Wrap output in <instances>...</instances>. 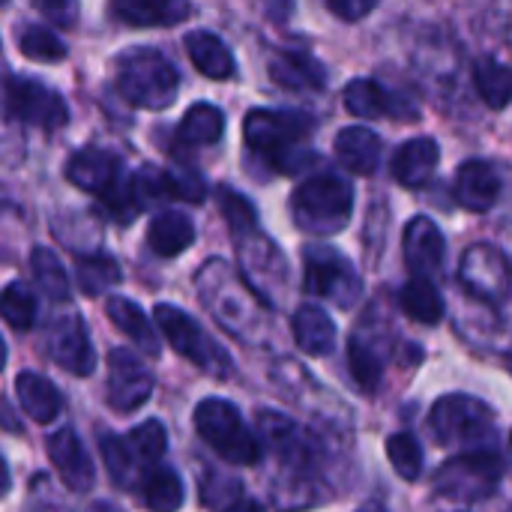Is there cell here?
<instances>
[{
  "mask_svg": "<svg viewBox=\"0 0 512 512\" xmlns=\"http://www.w3.org/2000/svg\"><path fill=\"white\" fill-rule=\"evenodd\" d=\"M501 195V177L492 162L468 159L456 171V201L471 213H486Z\"/></svg>",
  "mask_w": 512,
  "mask_h": 512,
  "instance_id": "21",
  "label": "cell"
},
{
  "mask_svg": "<svg viewBox=\"0 0 512 512\" xmlns=\"http://www.w3.org/2000/svg\"><path fill=\"white\" fill-rule=\"evenodd\" d=\"M111 15L129 27H171L192 15V6L183 0H117Z\"/></svg>",
  "mask_w": 512,
  "mask_h": 512,
  "instance_id": "23",
  "label": "cell"
},
{
  "mask_svg": "<svg viewBox=\"0 0 512 512\" xmlns=\"http://www.w3.org/2000/svg\"><path fill=\"white\" fill-rule=\"evenodd\" d=\"M270 78L285 90H321L327 84L324 66L306 51H276L270 57Z\"/></svg>",
  "mask_w": 512,
  "mask_h": 512,
  "instance_id": "24",
  "label": "cell"
},
{
  "mask_svg": "<svg viewBox=\"0 0 512 512\" xmlns=\"http://www.w3.org/2000/svg\"><path fill=\"white\" fill-rule=\"evenodd\" d=\"M234 234V246H237V258L246 276V285L261 297V300H282V291L288 285V270H285V258L282 252L261 234L258 222L231 231Z\"/></svg>",
  "mask_w": 512,
  "mask_h": 512,
  "instance_id": "12",
  "label": "cell"
},
{
  "mask_svg": "<svg viewBox=\"0 0 512 512\" xmlns=\"http://www.w3.org/2000/svg\"><path fill=\"white\" fill-rule=\"evenodd\" d=\"M306 273H303V288L315 297H327L336 306H354L363 294L360 276L351 267L345 255H339L330 246H306Z\"/></svg>",
  "mask_w": 512,
  "mask_h": 512,
  "instance_id": "14",
  "label": "cell"
},
{
  "mask_svg": "<svg viewBox=\"0 0 512 512\" xmlns=\"http://www.w3.org/2000/svg\"><path fill=\"white\" fill-rule=\"evenodd\" d=\"M327 9L345 21H360L363 15H369L375 9V0H330Z\"/></svg>",
  "mask_w": 512,
  "mask_h": 512,
  "instance_id": "42",
  "label": "cell"
},
{
  "mask_svg": "<svg viewBox=\"0 0 512 512\" xmlns=\"http://www.w3.org/2000/svg\"><path fill=\"white\" fill-rule=\"evenodd\" d=\"M342 102H345V108L354 117H363V120H372V117H381V114H393V117H402V120L417 117V108L414 105L402 102L399 96H393L387 87H381L372 78H354L345 87Z\"/></svg>",
  "mask_w": 512,
  "mask_h": 512,
  "instance_id": "20",
  "label": "cell"
},
{
  "mask_svg": "<svg viewBox=\"0 0 512 512\" xmlns=\"http://www.w3.org/2000/svg\"><path fill=\"white\" fill-rule=\"evenodd\" d=\"M387 459H390L393 471H396L402 480H408V483H414V480L420 477V471H423L420 444H417V438L408 435V432H399V435H393V438L387 441Z\"/></svg>",
  "mask_w": 512,
  "mask_h": 512,
  "instance_id": "40",
  "label": "cell"
},
{
  "mask_svg": "<svg viewBox=\"0 0 512 512\" xmlns=\"http://www.w3.org/2000/svg\"><path fill=\"white\" fill-rule=\"evenodd\" d=\"M48 459L69 492L87 495L93 489V483H96L93 459L72 429H60L48 438Z\"/></svg>",
  "mask_w": 512,
  "mask_h": 512,
  "instance_id": "18",
  "label": "cell"
},
{
  "mask_svg": "<svg viewBox=\"0 0 512 512\" xmlns=\"http://www.w3.org/2000/svg\"><path fill=\"white\" fill-rule=\"evenodd\" d=\"M501 474H504V462L492 447L468 450L462 456H453L435 474V492L459 504H474L495 495Z\"/></svg>",
  "mask_w": 512,
  "mask_h": 512,
  "instance_id": "10",
  "label": "cell"
},
{
  "mask_svg": "<svg viewBox=\"0 0 512 512\" xmlns=\"http://www.w3.org/2000/svg\"><path fill=\"white\" fill-rule=\"evenodd\" d=\"M3 366H6V342L0 336V372H3Z\"/></svg>",
  "mask_w": 512,
  "mask_h": 512,
  "instance_id": "49",
  "label": "cell"
},
{
  "mask_svg": "<svg viewBox=\"0 0 512 512\" xmlns=\"http://www.w3.org/2000/svg\"><path fill=\"white\" fill-rule=\"evenodd\" d=\"M402 252H405V264L417 279H429L444 267V234L441 228L429 219V216H414L405 225V240H402Z\"/></svg>",
  "mask_w": 512,
  "mask_h": 512,
  "instance_id": "19",
  "label": "cell"
},
{
  "mask_svg": "<svg viewBox=\"0 0 512 512\" xmlns=\"http://www.w3.org/2000/svg\"><path fill=\"white\" fill-rule=\"evenodd\" d=\"M75 279H78V288H81L87 297H99L102 291L114 288V285L123 279V273H120L117 258H111V255H105V252H93V255H81V258H78Z\"/></svg>",
  "mask_w": 512,
  "mask_h": 512,
  "instance_id": "36",
  "label": "cell"
},
{
  "mask_svg": "<svg viewBox=\"0 0 512 512\" xmlns=\"http://www.w3.org/2000/svg\"><path fill=\"white\" fill-rule=\"evenodd\" d=\"M153 318H156L165 342L180 357H186L192 366H198L201 372H207L216 381H225L234 375V363H231L228 351L216 339H210L192 315H186L183 309H177L171 303H159L153 309Z\"/></svg>",
  "mask_w": 512,
  "mask_h": 512,
  "instance_id": "7",
  "label": "cell"
},
{
  "mask_svg": "<svg viewBox=\"0 0 512 512\" xmlns=\"http://www.w3.org/2000/svg\"><path fill=\"white\" fill-rule=\"evenodd\" d=\"M258 432L264 435L267 447L279 456V465L288 474L285 483L294 486L291 501H306L303 486H309V477L318 468V447H315V441L297 423H291L282 414H270V411L258 414Z\"/></svg>",
  "mask_w": 512,
  "mask_h": 512,
  "instance_id": "11",
  "label": "cell"
},
{
  "mask_svg": "<svg viewBox=\"0 0 512 512\" xmlns=\"http://www.w3.org/2000/svg\"><path fill=\"white\" fill-rule=\"evenodd\" d=\"M15 393H18V405L21 411L33 420V423H51L60 411H63V396L60 390L39 372H21L15 378Z\"/></svg>",
  "mask_w": 512,
  "mask_h": 512,
  "instance_id": "26",
  "label": "cell"
},
{
  "mask_svg": "<svg viewBox=\"0 0 512 512\" xmlns=\"http://www.w3.org/2000/svg\"><path fill=\"white\" fill-rule=\"evenodd\" d=\"M15 42H18V51L36 63H60L66 57V45L45 24H21L15 33Z\"/></svg>",
  "mask_w": 512,
  "mask_h": 512,
  "instance_id": "37",
  "label": "cell"
},
{
  "mask_svg": "<svg viewBox=\"0 0 512 512\" xmlns=\"http://www.w3.org/2000/svg\"><path fill=\"white\" fill-rule=\"evenodd\" d=\"M438 159H441V147L435 138H429V135L411 138L393 156V177H396V183H402L408 189H420L435 177Z\"/></svg>",
  "mask_w": 512,
  "mask_h": 512,
  "instance_id": "22",
  "label": "cell"
},
{
  "mask_svg": "<svg viewBox=\"0 0 512 512\" xmlns=\"http://www.w3.org/2000/svg\"><path fill=\"white\" fill-rule=\"evenodd\" d=\"M0 426H3L9 435H18V432H21V420L15 417V411L9 408V402H6L3 396H0Z\"/></svg>",
  "mask_w": 512,
  "mask_h": 512,
  "instance_id": "44",
  "label": "cell"
},
{
  "mask_svg": "<svg viewBox=\"0 0 512 512\" xmlns=\"http://www.w3.org/2000/svg\"><path fill=\"white\" fill-rule=\"evenodd\" d=\"M114 81L120 96L135 105V108H147V111H162L177 99L180 90V75L174 69V63L147 45H135L126 48L117 63H114Z\"/></svg>",
  "mask_w": 512,
  "mask_h": 512,
  "instance_id": "3",
  "label": "cell"
},
{
  "mask_svg": "<svg viewBox=\"0 0 512 512\" xmlns=\"http://www.w3.org/2000/svg\"><path fill=\"white\" fill-rule=\"evenodd\" d=\"M36 9L51 18V24H60V27H72L75 15H78V6L75 3H36Z\"/></svg>",
  "mask_w": 512,
  "mask_h": 512,
  "instance_id": "43",
  "label": "cell"
},
{
  "mask_svg": "<svg viewBox=\"0 0 512 512\" xmlns=\"http://www.w3.org/2000/svg\"><path fill=\"white\" fill-rule=\"evenodd\" d=\"M219 512H264V507L252 498H240V501H231L228 507H222Z\"/></svg>",
  "mask_w": 512,
  "mask_h": 512,
  "instance_id": "46",
  "label": "cell"
},
{
  "mask_svg": "<svg viewBox=\"0 0 512 512\" xmlns=\"http://www.w3.org/2000/svg\"><path fill=\"white\" fill-rule=\"evenodd\" d=\"M399 306L402 312L417 321V324H438L444 318V297L435 288L432 279H411L402 291H399Z\"/></svg>",
  "mask_w": 512,
  "mask_h": 512,
  "instance_id": "32",
  "label": "cell"
},
{
  "mask_svg": "<svg viewBox=\"0 0 512 512\" xmlns=\"http://www.w3.org/2000/svg\"><path fill=\"white\" fill-rule=\"evenodd\" d=\"M9 492V468H6V462H3V456H0V498Z\"/></svg>",
  "mask_w": 512,
  "mask_h": 512,
  "instance_id": "47",
  "label": "cell"
},
{
  "mask_svg": "<svg viewBox=\"0 0 512 512\" xmlns=\"http://www.w3.org/2000/svg\"><path fill=\"white\" fill-rule=\"evenodd\" d=\"M315 123L309 114L255 108L243 120L246 147L282 174L303 171L315 156L309 153V138Z\"/></svg>",
  "mask_w": 512,
  "mask_h": 512,
  "instance_id": "2",
  "label": "cell"
},
{
  "mask_svg": "<svg viewBox=\"0 0 512 512\" xmlns=\"http://www.w3.org/2000/svg\"><path fill=\"white\" fill-rule=\"evenodd\" d=\"M459 279L465 285V291L483 303H504L510 297L512 288V270L504 258L501 249L489 246V243H474L459 264Z\"/></svg>",
  "mask_w": 512,
  "mask_h": 512,
  "instance_id": "15",
  "label": "cell"
},
{
  "mask_svg": "<svg viewBox=\"0 0 512 512\" xmlns=\"http://www.w3.org/2000/svg\"><path fill=\"white\" fill-rule=\"evenodd\" d=\"M30 270H33V279H36L39 291H42L48 300H54V303H66V300H69V294H72L69 276H66L60 258H57L51 249H42V246L33 249V255H30Z\"/></svg>",
  "mask_w": 512,
  "mask_h": 512,
  "instance_id": "38",
  "label": "cell"
},
{
  "mask_svg": "<svg viewBox=\"0 0 512 512\" xmlns=\"http://www.w3.org/2000/svg\"><path fill=\"white\" fill-rule=\"evenodd\" d=\"M336 156L354 174H375L381 165V138L369 126H345L336 135Z\"/></svg>",
  "mask_w": 512,
  "mask_h": 512,
  "instance_id": "25",
  "label": "cell"
},
{
  "mask_svg": "<svg viewBox=\"0 0 512 512\" xmlns=\"http://www.w3.org/2000/svg\"><path fill=\"white\" fill-rule=\"evenodd\" d=\"M90 512H120L114 504H108V501H96L93 507H90Z\"/></svg>",
  "mask_w": 512,
  "mask_h": 512,
  "instance_id": "48",
  "label": "cell"
},
{
  "mask_svg": "<svg viewBox=\"0 0 512 512\" xmlns=\"http://www.w3.org/2000/svg\"><path fill=\"white\" fill-rule=\"evenodd\" d=\"M222 132H225V114L216 105L198 102L183 114L174 138L180 147H210L222 138Z\"/></svg>",
  "mask_w": 512,
  "mask_h": 512,
  "instance_id": "31",
  "label": "cell"
},
{
  "mask_svg": "<svg viewBox=\"0 0 512 512\" xmlns=\"http://www.w3.org/2000/svg\"><path fill=\"white\" fill-rule=\"evenodd\" d=\"M0 108L12 120L39 126L45 132H54L69 123V108L57 96V90L21 75H6L0 81Z\"/></svg>",
  "mask_w": 512,
  "mask_h": 512,
  "instance_id": "13",
  "label": "cell"
},
{
  "mask_svg": "<svg viewBox=\"0 0 512 512\" xmlns=\"http://www.w3.org/2000/svg\"><path fill=\"white\" fill-rule=\"evenodd\" d=\"M66 180L78 189L96 195L111 219L129 222L138 213V201L132 192V177L123 174L120 159L102 147H84L66 162Z\"/></svg>",
  "mask_w": 512,
  "mask_h": 512,
  "instance_id": "5",
  "label": "cell"
},
{
  "mask_svg": "<svg viewBox=\"0 0 512 512\" xmlns=\"http://www.w3.org/2000/svg\"><path fill=\"white\" fill-rule=\"evenodd\" d=\"M138 495L144 498V504L153 512H177L183 507V498H186L180 474L171 468H162V465L141 483Z\"/></svg>",
  "mask_w": 512,
  "mask_h": 512,
  "instance_id": "35",
  "label": "cell"
},
{
  "mask_svg": "<svg viewBox=\"0 0 512 512\" xmlns=\"http://www.w3.org/2000/svg\"><path fill=\"white\" fill-rule=\"evenodd\" d=\"M357 512H387L381 504H366V507H360Z\"/></svg>",
  "mask_w": 512,
  "mask_h": 512,
  "instance_id": "50",
  "label": "cell"
},
{
  "mask_svg": "<svg viewBox=\"0 0 512 512\" xmlns=\"http://www.w3.org/2000/svg\"><path fill=\"white\" fill-rule=\"evenodd\" d=\"M165 180H168V195H171V198L201 204L204 195H207L204 180H201L192 168H171V171H165Z\"/></svg>",
  "mask_w": 512,
  "mask_h": 512,
  "instance_id": "41",
  "label": "cell"
},
{
  "mask_svg": "<svg viewBox=\"0 0 512 512\" xmlns=\"http://www.w3.org/2000/svg\"><path fill=\"white\" fill-rule=\"evenodd\" d=\"M507 369H510V375H512V348H510V354H507Z\"/></svg>",
  "mask_w": 512,
  "mask_h": 512,
  "instance_id": "51",
  "label": "cell"
},
{
  "mask_svg": "<svg viewBox=\"0 0 512 512\" xmlns=\"http://www.w3.org/2000/svg\"><path fill=\"white\" fill-rule=\"evenodd\" d=\"M153 393V375L135 351L114 348L108 354V387L105 402L117 414L138 411Z\"/></svg>",
  "mask_w": 512,
  "mask_h": 512,
  "instance_id": "16",
  "label": "cell"
},
{
  "mask_svg": "<svg viewBox=\"0 0 512 512\" xmlns=\"http://www.w3.org/2000/svg\"><path fill=\"white\" fill-rule=\"evenodd\" d=\"M48 354L63 372H69L75 378H87L96 369V351L90 345L84 321L75 312L60 315L48 327Z\"/></svg>",
  "mask_w": 512,
  "mask_h": 512,
  "instance_id": "17",
  "label": "cell"
},
{
  "mask_svg": "<svg viewBox=\"0 0 512 512\" xmlns=\"http://www.w3.org/2000/svg\"><path fill=\"white\" fill-rule=\"evenodd\" d=\"M348 366H351V375L363 393H378L381 378H384V360H381L375 342L366 339L360 330L348 342Z\"/></svg>",
  "mask_w": 512,
  "mask_h": 512,
  "instance_id": "34",
  "label": "cell"
},
{
  "mask_svg": "<svg viewBox=\"0 0 512 512\" xmlns=\"http://www.w3.org/2000/svg\"><path fill=\"white\" fill-rule=\"evenodd\" d=\"M291 210L300 231L312 237H333L351 219L354 186L333 171H318L297 186L291 198Z\"/></svg>",
  "mask_w": 512,
  "mask_h": 512,
  "instance_id": "4",
  "label": "cell"
},
{
  "mask_svg": "<svg viewBox=\"0 0 512 512\" xmlns=\"http://www.w3.org/2000/svg\"><path fill=\"white\" fill-rule=\"evenodd\" d=\"M186 54L189 60L195 63V69L207 78H216V81H225L237 72V63H234V54L231 48L216 36V33H207V30H192L186 36Z\"/></svg>",
  "mask_w": 512,
  "mask_h": 512,
  "instance_id": "27",
  "label": "cell"
},
{
  "mask_svg": "<svg viewBox=\"0 0 512 512\" xmlns=\"http://www.w3.org/2000/svg\"><path fill=\"white\" fill-rule=\"evenodd\" d=\"M105 312H108L111 324L117 330H123L147 357H159V351H162L159 336H156L153 324L147 321V315L141 312L138 303H132L129 297H111L108 306H105Z\"/></svg>",
  "mask_w": 512,
  "mask_h": 512,
  "instance_id": "30",
  "label": "cell"
},
{
  "mask_svg": "<svg viewBox=\"0 0 512 512\" xmlns=\"http://www.w3.org/2000/svg\"><path fill=\"white\" fill-rule=\"evenodd\" d=\"M147 243L159 258H177L195 243V225L189 216H183L177 210H165V213L153 216V222L147 228Z\"/></svg>",
  "mask_w": 512,
  "mask_h": 512,
  "instance_id": "28",
  "label": "cell"
},
{
  "mask_svg": "<svg viewBox=\"0 0 512 512\" xmlns=\"http://www.w3.org/2000/svg\"><path fill=\"white\" fill-rule=\"evenodd\" d=\"M291 327H294L297 345H300L306 354H312V357L330 354L333 345H336V324H333V318H330L321 306H312V303L300 306V309L294 312Z\"/></svg>",
  "mask_w": 512,
  "mask_h": 512,
  "instance_id": "29",
  "label": "cell"
},
{
  "mask_svg": "<svg viewBox=\"0 0 512 512\" xmlns=\"http://www.w3.org/2000/svg\"><path fill=\"white\" fill-rule=\"evenodd\" d=\"M510 465H512V435H510Z\"/></svg>",
  "mask_w": 512,
  "mask_h": 512,
  "instance_id": "52",
  "label": "cell"
},
{
  "mask_svg": "<svg viewBox=\"0 0 512 512\" xmlns=\"http://www.w3.org/2000/svg\"><path fill=\"white\" fill-rule=\"evenodd\" d=\"M168 450V435L159 420L135 426L126 438H102V459L120 489L138 492L141 483L159 468Z\"/></svg>",
  "mask_w": 512,
  "mask_h": 512,
  "instance_id": "6",
  "label": "cell"
},
{
  "mask_svg": "<svg viewBox=\"0 0 512 512\" xmlns=\"http://www.w3.org/2000/svg\"><path fill=\"white\" fill-rule=\"evenodd\" d=\"M195 429L201 441L231 465H255L261 444L228 399H204L195 408Z\"/></svg>",
  "mask_w": 512,
  "mask_h": 512,
  "instance_id": "8",
  "label": "cell"
},
{
  "mask_svg": "<svg viewBox=\"0 0 512 512\" xmlns=\"http://www.w3.org/2000/svg\"><path fill=\"white\" fill-rule=\"evenodd\" d=\"M474 87L489 108L501 111L512 102V69L495 57H480L474 63Z\"/></svg>",
  "mask_w": 512,
  "mask_h": 512,
  "instance_id": "33",
  "label": "cell"
},
{
  "mask_svg": "<svg viewBox=\"0 0 512 512\" xmlns=\"http://www.w3.org/2000/svg\"><path fill=\"white\" fill-rule=\"evenodd\" d=\"M0 318L12 330H30L36 321V297L30 294V288H24L21 282L6 285L0 291Z\"/></svg>",
  "mask_w": 512,
  "mask_h": 512,
  "instance_id": "39",
  "label": "cell"
},
{
  "mask_svg": "<svg viewBox=\"0 0 512 512\" xmlns=\"http://www.w3.org/2000/svg\"><path fill=\"white\" fill-rule=\"evenodd\" d=\"M195 285L201 303L231 336H237L246 345L267 342V336L273 333V318L264 300L222 258H210L198 270Z\"/></svg>",
  "mask_w": 512,
  "mask_h": 512,
  "instance_id": "1",
  "label": "cell"
},
{
  "mask_svg": "<svg viewBox=\"0 0 512 512\" xmlns=\"http://www.w3.org/2000/svg\"><path fill=\"white\" fill-rule=\"evenodd\" d=\"M432 435L441 447H477L495 435V411L474 396L450 393L441 396L429 414ZM480 450V447H477Z\"/></svg>",
  "mask_w": 512,
  "mask_h": 512,
  "instance_id": "9",
  "label": "cell"
},
{
  "mask_svg": "<svg viewBox=\"0 0 512 512\" xmlns=\"http://www.w3.org/2000/svg\"><path fill=\"white\" fill-rule=\"evenodd\" d=\"M45 492H48V504H45V498H39V495L33 492V512H69L54 495H51L48 483H45Z\"/></svg>",
  "mask_w": 512,
  "mask_h": 512,
  "instance_id": "45",
  "label": "cell"
}]
</instances>
